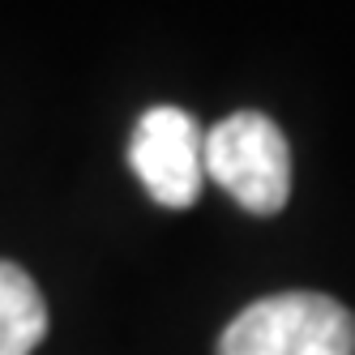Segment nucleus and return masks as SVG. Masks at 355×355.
<instances>
[{
	"mask_svg": "<svg viewBox=\"0 0 355 355\" xmlns=\"http://www.w3.org/2000/svg\"><path fill=\"white\" fill-rule=\"evenodd\" d=\"M218 355H355V317L329 295L278 291L223 329Z\"/></svg>",
	"mask_w": 355,
	"mask_h": 355,
	"instance_id": "f257e3e1",
	"label": "nucleus"
},
{
	"mask_svg": "<svg viewBox=\"0 0 355 355\" xmlns=\"http://www.w3.org/2000/svg\"><path fill=\"white\" fill-rule=\"evenodd\" d=\"M206 180L227 189L248 214H278L291 197V150L266 112H236L206 133Z\"/></svg>",
	"mask_w": 355,
	"mask_h": 355,
	"instance_id": "f03ea898",
	"label": "nucleus"
},
{
	"mask_svg": "<svg viewBox=\"0 0 355 355\" xmlns=\"http://www.w3.org/2000/svg\"><path fill=\"white\" fill-rule=\"evenodd\" d=\"M206 133L197 116L175 103H159L141 112L137 129L129 137V163L137 171L141 189L167 210H189L201 184H206Z\"/></svg>",
	"mask_w": 355,
	"mask_h": 355,
	"instance_id": "7ed1b4c3",
	"label": "nucleus"
},
{
	"mask_svg": "<svg viewBox=\"0 0 355 355\" xmlns=\"http://www.w3.org/2000/svg\"><path fill=\"white\" fill-rule=\"evenodd\" d=\"M47 334V304L35 278L0 261V355H31Z\"/></svg>",
	"mask_w": 355,
	"mask_h": 355,
	"instance_id": "20e7f679",
	"label": "nucleus"
}]
</instances>
